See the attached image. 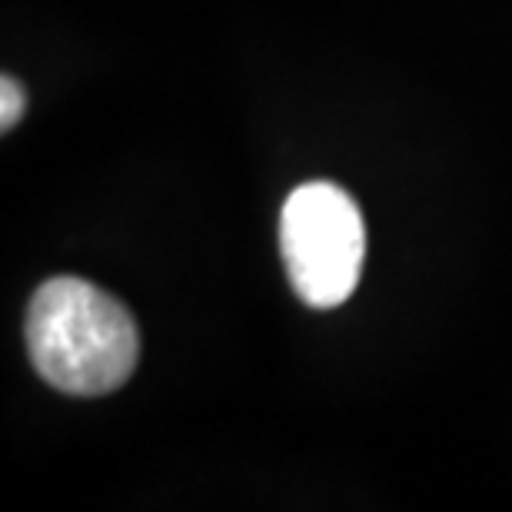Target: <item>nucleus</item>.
I'll return each mask as SVG.
<instances>
[{"label": "nucleus", "mask_w": 512, "mask_h": 512, "mask_svg": "<svg viewBox=\"0 0 512 512\" xmlns=\"http://www.w3.org/2000/svg\"><path fill=\"white\" fill-rule=\"evenodd\" d=\"M24 333L34 370L70 396L114 393L140 360V330L130 310L77 276L40 286L27 306Z\"/></svg>", "instance_id": "obj_1"}, {"label": "nucleus", "mask_w": 512, "mask_h": 512, "mask_svg": "<svg viewBox=\"0 0 512 512\" xmlns=\"http://www.w3.org/2000/svg\"><path fill=\"white\" fill-rule=\"evenodd\" d=\"M24 114V87L14 77L0 80V127L10 130Z\"/></svg>", "instance_id": "obj_3"}, {"label": "nucleus", "mask_w": 512, "mask_h": 512, "mask_svg": "<svg viewBox=\"0 0 512 512\" xmlns=\"http://www.w3.org/2000/svg\"><path fill=\"white\" fill-rule=\"evenodd\" d=\"M280 250L306 306L333 310L346 303L366 260V223L356 200L326 180L296 187L280 213Z\"/></svg>", "instance_id": "obj_2"}]
</instances>
